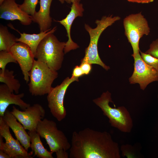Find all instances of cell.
Listing matches in <instances>:
<instances>
[{"label": "cell", "instance_id": "obj_7", "mask_svg": "<svg viewBox=\"0 0 158 158\" xmlns=\"http://www.w3.org/2000/svg\"><path fill=\"white\" fill-rule=\"evenodd\" d=\"M123 24L125 34L133 49V57L140 53V40L144 35L149 34L150 28L147 21L141 12L127 16L123 20Z\"/></svg>", "mask_w": 158, "mask_h": 158}, {"label": "cell", "instance_id": "obj_11", "mask_svg": "<svg viewBox=\"0 0 158 158\" xmlns=\"http://www.w3.org/2000/svg\"><path fill=\"white\" fill-rule=\"evenodd\" d=\"M11 112L17 120L28 131H36L39 122L44 118L45 114L44 108L39 104L30 106L21 111L13 106Z\"/></svg>", "mask_w": 158, "mask_h": 158}, {"label": "cell", "instance_id": "obj_19", "mask_svg": "<svg viewBox=\"0 0 158 158\" xmlns=\"http://www.w3.org/2000/svg\"><path fill=\"white\" fill-rule=\"evenodd\" d=\"M30 137V147L34 153L33 157L39 158H53L52 153L49 151L44 146L40 140V136L36 131H28Z\"/></svg>", "mask_w": 158, "mask_h": 158}, {"label": "cell", "instance_id": "obj_24", "mask_svg": "<svg viewBox=\"0 0 158 158\" xmlns=\"http://www.w3.org/2000/svg\"><path fill=\"white\" fill-rule=\"evenodd\" d=\"M140 56L143 60L147 64L158 71V58L150 54L140 51Z\"/></svg>", "mask_w": 158, "mask_h": 158}, {"label": "cell", "instance_id": "obj_3", "mask_svg": "<svg viewBox=\"0 0 158 158\" xmlns=\"http://www.w3.org/2000/svg\"><path fill=\"white\" fill-rule=\"evenodd\" d=\"M53 33L47 35L41 41L37 47L35 58L57 71L61 67L66 42L60 41Z\"/></svg>", "mask_w": 158, "mask_h": 158}, {"label": "cell", "instance_id": "obj_16", "mask_svg": "<svg viewBox=\"0 0 158 158\" xmlns=\"http://www.w3.org/2000/svg\"><path fill=\"white\" fill-rule=\"evenodd\" d=\"M7 124L13 132L16 138L27 151L30 147V137L23 125L8 110L5 111L3 117Z\"/></svg>", "mask_w": 158, "mask_h": 158}, {"label": "cell", "instance_id": "obj_1", "mask_svg": "<svg viewBox=\"0 0 158 158\" xmlns=\"http://www.w3.org/2000/svg\"><path fill=\"white\" fill-rule=\"evenodd\" d=\"M70 158H120L118 143L108 132L86 128L72 133Z\"/></svg>", "mask_w": 158, "mask_h": 158}, {"label": "cell", "instance_id": "obj_8", "mask_svg": "<svg viewBox=\"0 0 158 158\" xmlns=\"http://www.w3.org/2000/svg\"><path fill=\"white\" fill-rule=\"evenodd\" d=\"M78 78L67 77L61 83L52 88L48 94V106L52 115L59 121L65 118L66 111L64 106L65 94L69 85L73 82L78 81Z\"/></svg>", "mask_w": 158, "mask_h": 158}, {"label": "cell", "instance_id": "obj_21", "mask_svg": "<svg viewBox=\"0 0 158 158\" xmlns=\"http://www.w3.org/2000/svg\"><path fill=\"white\" fill-rule=\"evenodd\" d=\"M0 82L6 84L11 91L18 94L21 87L19 80L15 78L14 71L6 69L4 73L0 72Z\"/></svg>", "mask_w": 158, "mask_h": 158}, {"label": "cell", "instance_id": "obj_33", "mask_svg": "<svg viewBox=\"0 0 158 158\" xmlns=\"http://www.w3.org/2000/svg\"><path fill=\"white\" fill-rule=\"evenodd\" d=\"M158 98V96H157Z\"/></svg>", "mask_w": 158, "mask_h": 158}, {"label": "cell", "instance_id": "obj_22", "mask_svg": "<svg viewBox=\"0 0 158 158\" xmlns=\"http://www.w3.org/2000/svg\"><path fill=\"white\" fill-rule=\"evenodd\" d=\"M10 63L17 62L10 51H0V72L4 73L7 64Z\"/></svg>", "mask_w": 158, "mask_h": 158}, {"label": "cell", "instance_id": "obj_28", "mask_svg": "<svg viewBox=\"0 0 158 158\" xmlns=\"http://www.w3.org/2000/svg\"><path fill=\"white\" fill-rule=\"evenodd\" d=\"M85 75L80 66H76L73 69L72 76L78 78Z\"/></svg>", "mask_w": 158, "mask_h": 158}, {"label": "cell", "instance_id": "obj_5", "mask_svg": "<svg viewBox=\"0 0 158 158\" xmlns=\"http://www.w3.org/2000/svg\"><path fill=\"white\" fill-rule=\"evenodd\" d=\"M28 84L30 92L33 96L48 94L53 87L52 84L58 76V73L44 63L35 60L29 73Z\"/></svg>", "mask_w": 158, "mask_h": 158}, {"label": "cell", "instance_id": "obj_31", "mask_svg": "<svg viewBox=\"0 0 158 158\" xmlns=\"http://www.w3.org/2000/svg\"><path fill=\"white\" fill-rule=\"evenodd\" d=\"M59 1L62 4L66 2L68 4L72 3L75 2H80V0H59Z\"/></svg>", "mask_w": 158, "mask_h": 158}, {"label": "cell", "instance_id": "obj_13", "mask_svg": "<svg viewBox=\"0 0 158 158\" xmlns=\"http://www.w3.org/2000/svg\"><path fill=\"white\" fill-rule=\"evenodd\" d=\"M0 18L6 20H18L23 25L32 22L31 16L23 11L15 0H5L0 5Z\"/></svg>", "mask_w": 158, "mask_h": 158}, {"label": "cell", "instance_id": "obj_17", "mask_svg": "<svg viewBox=\"0 0 158 158\" xmlns=\"http://www.w3.org/2000/svg\"><path fill=\"white\" fill-rule=\"evenodd\" d=\"M53 0H40V8L31 16L32 21L39 25L40 32L50 29L52 22L50 15V8Z\"/></svg>", "mask_w": 158, "mask_h": 158}, {"label": "cell", "instance_id": "obj_14", "mask_svg": "<svg viewBox=\"0 0 158 158\" xmlns=\"http://www.w3.org/2000/svg\"><path fill=\"white\" fill-rule=\"evenodd\" d=\"M71 10L66 17L61 20L57 21L63 25L65 28L67 33L68 40L66 43L64 50L65 54L72 50L75 49L79 47L77 44L72 40L71 36V25L75 19L77 17L83 16L84 9L82 4L79 2H75L72 3Z\"/></svg>", "mask_w": 158, "mask_h": 158}, {"label": "cell", "instance_id": "obj_18", "mask_svg": "<svg viewBox=\"0 0 158 158\" xmlns=\"http://www.w3.org/2000/svg\"><path fill=\"white\" fill-rule=\"evenodd\" d=\"M56 30V27L44 32H40L38 34H29L25 32L21 33L18 31L20 37L17 38V42H21L25 44L30 48L34 56L38 45L43 39L47 35L54 33Z\"/></svg>", "mask_w": 158, "mask_h": 158}, {"label": "cell", "instance_id": "obj_25", "mask_svg": "<svg viewBox=\"0 0 158 158\" xmlns=\"http://www.w3.org/2000/svg\"><path fill=\"white\" fill-rule=\"evenodd\" d=\"M120 150L122 155L127 158H134L135 157L133 147L130 145H123L121 146Z\"/></svg>", "mask_w": 158, "mask_h": 158}, {"label": "cell", "instance_id": "obj_10", "mask_svg": "<svg viewBox=\"0 0 158 158\" xmlns=\"http://www.w3.org/2000/svg\"><path fill=\"white\" fill-rule=\"evenodd\" d=\"M133 57L134 69L129 82L130 84H138L140 89L144 90L150 83L158 81V71L146 63L140 53Z\"/></svg>", "mask_w": 158, "mask_h": 158}, {"label": "cell", "instance_id": "obj_30", "mask_svg": "<svg viewBox=\"0 0 158 158\" xmlns=\"http://www.w3.org/2000/svg\"><path fill=\"white\" fill-rule=\"evenodd\" d=\"M0 158H11V157L8 154L0 150Z\"/></svg>", "mask_w": 158, "mask_h": 158}, {"label": "cell", "instance_id": "obj_6", "mask_svg": "<svg viewBox=\"0 0 158 158\" xmlns=\"http://www.w3.org/2000/svg\"><path fill=\"white\" fill-rule=\"evenodd\" d=\"M36 131L45 140L52 153L54 152L57 154L69 150L71 143L63 131L58 129L55 121L44 118L39 122Z\"/></svg>", "mask_w": 158, "mask_h": 158}, {"label": "cell", "instance_id": "obj_29", "mask_svg": "<svg viewBox=\"0 0 158 158\" xmlns=\"http://www.w3.org/2000/svg\"><path fill=\"white\" fill-rule=\"evenodd\" d=\"M129 2L138 3H148L153 2L154 0H127Z\"/></svg>", "mask_w": 158, "mask_h": 158}, {"label": "cell", "instance_id": "obj_4", "mask_svg": "<svg viewBox=\"0 0 158 158\" xmlns=\"http://www.w3.org/2000/svg\"><path fill=\"white\" fill-rule=\"evenodd\" d=\"M120 19V17L118 16H113L111 15L103 16L100 20H96L95 23L97 26L94 28L87 24H85V28L89 33L90 40L88 47L85 49V55L81 60V62H86L92 64H98L107 71L110 69V67L104 64L99 56L98 50V42L103 32L108 27Z\"/></svg>", "mask_w": 158, "mask_h": 158}, {"label": "cell", "instance_id": "obj_20", "mask_svg": "<svg viewBox=\"0 0 158 158\" xmlns=\"http://www.w3.org/2000/svg\"><path fill=\"white\" fill-rule=\"evenodd\" d=\"M17 38L8 30L7 27L2 25L0 26V51H10L16 42Z\"/></svg>", "mask_w": 158, "mask_h": 158}, {"label": "cell", "instance_id": "obj_27", "mask_svg": "<svg viewBox=\"0 0 158 158\" xmlns=\"http://www.w3.org/2000/svg\"><path fill=\"white\" fill-rule=\"evenodd\" d=\"M84 75H87L90 72L92 68V64L86 62H82L80 65Z\"/></svg>", "mask_w": 158, "mask_h": 158}, {"label": "cell", "instance_id": "obj_9", "mask_svg": "<svg viewBox=\"0 0 158 158\" xmlns=\"http://www.w3.org/2000/svg\"><path fill=\"white\" fill-rule=\"evenodd\" d=\"M10 127L0 116V150L8 154L11 158H32L33 152L28 153L20 142L11 134Z\"/></svg>", "mask_w": 158, "mask_h": 158}, {"label": "cell", "instance_id": "obj_23", "mask_svg": "<svg viewBox=\"0 0 158 158\" xmlns=\"http://www.w3.org/2000/svg\"><path fill=\"white\" fill-rule=\"evenodd\" d=\"M38 0H24L21 4H19V8L23 11L31 16L36 12V8Z\"/></svg>", "mask_w": 158, "mask_h": 158}, {"label": "cell", "instance_id": "obj_26", "mask_svg": "<svg viewBox=\"0 0 158 158\" xmlns=\"http://www.w3.org/2000/svg\"><path fill=\"white\" fill-rule=\"evenodd\" d=\"M145 53L158 58V39L152 42L150 45L149 49Z\"/></svg>", "mask_w": 158, "mask_h": 158}, {"label": "cell", "instance_id": "obj_32", "mask_svg": "<svg viewBox=\"0 0 158 158\" xmlns=\"http://www.w3.org/2000/svg\"><path fill=\"white\" fill-rule=\"evenodd\" d=\"M5 0H0V5Z\"/></svg>", "mask_w": 158, "mask_h": 158}, {"label": "cell", "instance_id": "obj_15", "mask_svg": "<svg viewBox=\"0 0 158 158\" xmlns=\"http://www.w3.org/2000/svg\"><path fill=\"white\" fill-rule=\"evenodd\" d=\"M22 93L15 95L5 84L0 85V116L3 117L8 106L11 104L18 106L22 110H25L30 105L22 99L24 96Z\"/></svg>", "mask_w": 158, "mask_h": 158}, {"label": "cell", "instance_id": "obj_12", "mask_svg": "<svg viewBox=\"0 0 158 158\" xmlns=\"http://www.w3.org/2000/svg\"><path fill=\"white\" fill-rule=\"evenodd\" d=\"M10 51L19 64L24 79L28 83L30 80L29 73L35 60L30 48L25 44L18 42L12 46Z\"/></svg>", "mask_w": 158, "mask_h": 158}, {"label": "cell", "instance_id": "obj_2", "mask_svg": "<svg viewBox=\"0 0 158 158\" xmlns=\"http://www.w3.org/2000/svg\"><path fill=\"white\" fill-rule=\"evenodd\" d=\"M93 101L108 118L111 126L123 133L131 131L133 122L129 112L123 106L115 108L110 106L109 103L113 102L111 94L109 91L103 92L99 97L94 99Z\"/></svg>", "mask_w": 158, "mask_h": 158}]
</instances>
